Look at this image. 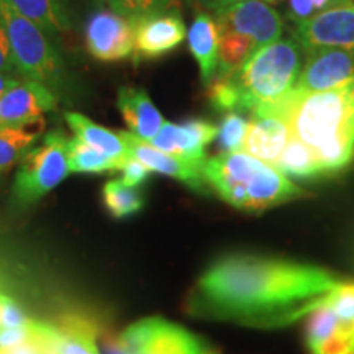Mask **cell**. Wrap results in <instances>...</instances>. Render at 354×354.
Listing matches in <instances>:
<instances>
[{
	"mask_svg": "<svg viewBox=\"0 0 354 354\" xmlns=\"http://www.w3.org/2000/svg\"><path fill=\"white\" fill-rule=\"evenodd\" d=\"M342 282L318 266L233 253L202 274L187 308L194 317L246 328H286L320 307Z\"/></svg>",
	"mask_w": 354,
	"mask_h": 354,
	"instance_id": "cell-1",
	"label": "cell"
},
{
	"mask_svg": "<svg viewBox=\"0 0 354 354\" xmlns=\"http://www.w3.org/2000/svg\"><path fill=\"white\" fill-rule=\"evenodd\" d=\"M292 138L304 143L323 176L342 172L354 159V81L323 92L292 91L274 102Z\"/></svg>",
	"mask_w": 354,
	"mask_h": 354,
	"instance_id": "cell-2",
	"label": "cell"
},
{
	"mask_svg": "<svg viewBox=\"0 0 354 354\" xmlns=\"http://www.w3.org/2000/svg\"><path fill=\"white\" fill-rule=\"evenodd\" d=\"M203 177L221 201L238 210L263 212L307 196L284 172L245 151L205 159Z\"/></svg>",
	"mask_w": 354,
	"mask_h": 354,
	"instance_id": "cell-3",
	"label": "cell"
},
{
	"mask_svg": "<svg viewBox=\"0 0 354 354\" xmlns=\"http://www.w3.org/2000/svg\"><path fill=\"white\" fill-rule=\"evenodd\" d=\"M302 46L294 38H279L256 50L233 74L240 88V112L274 104L289 94L302 71Z\"/></svg>",
	"mask_w": 354,
	"mask_h": 354,
	"instance_id": "cell-4",
	"label": "cell"
},
{
	"mask_svg": "<svg viewBox=\"0 0 354 354\" xmlns=\"http://www.w3.org/2000/svg\"><path fill=\"white\" fill-rule=\"evenodd\" d=\"M0 21L6 28L17 73L57 91L64 81V61L46 35L8 0H0Z\"/></svg>",
	"mask_w": 354,
	"mask_h": 354,
	"instance_id": "cell-5",
	"label": "cell"
},
{
	"mask_svg": "<svg viewBox=\"0 0 354 354\" xmlns=\"http://www.w3.org/2000/svg\"><path fill=\"white\" fill-rule=\"evenodd\" d=\"M68 138L53 131L38 148H32L20 161L13 184V197L20 205H32L56 189L69 174L66 156Z\"/></svg>",
	"mask_w": 354,
	"mask_h": 354,
	"instance_id": "cell-6",
	"label": "cell"
},
{
	"mask_svg": "<svg viewBox=\"0 0 354 354\" xmlns=\"http://www.w3.org/2000/svg\"><path fill=\"white\" fill-rule=\"evenodd\" d=\"M123 354H212L205 339L161 317L133 323L117 338Z\"/></svg>",
	"mask_w": 354,
	"mask_h": 354,
	"instance_id": "cell-7",
	"label": "cell"
},
{
	"mask_svg": "<svg viewBox=\"0 0 354 354\" xmlns=\"http://www.w3.org/2000/svg\"><path fill=\"white\" fill-rule=\"evenodd\" d=\"M218 32L241 35L254 43L256 48L276 41L284 32L282 17L264 0H241L215 12Z\"/></svg>",
	"mask_w": 354,
	"mask_h": 354,
	"instance_id": "cell-8",
	"label": "cell"
},
{
	"mask_svg": "<svg viewBox=\"0 0 354 354\" xmlns=\"http://www.w3.org/2000/svg\"><path fill=\"white\" fill-rule=\"evenodd\" d=\"M88 55L102 63L123 61L135 51V25L113 10H99L86 26Z\"/></svg>",
	"mask_w": 354,
	"mask_h": 354,
	"instance_id": "cell-9",
	"label": "cell"
},
{
	"mask_svg": "<svg viewBox=\"0 0 354 354\" xmlns=\"http://www.w3.org/2000/svg\"><path fill=\"white\" fill-rule=\"evenodd\" d=\"M294 39L305 51L318 48L354 50V3L318 12L295 25Z\"/></svg>",
	"mask_w": 354,
	"mask_h": 354,
	"instance_id": "cell-10",
	"label": "cell"
},
{
	"mask_svg": "<svg viewBox=\"0 0 354 354\" xmlns=\"http://www.w3.org/2000/svg\"><path fill=\"white\" fill-rule=\"evenodd\" d=\"M354 81V50L318 48L307 51L294 91L323 92Z\"/></svg>",
	"mask_w": 354,
	"mask_h": 354,
	"instance_id": "cell-11",
	"label": "cell"
},
{
	"mask_svg": "<svg viewBox=\"0 0 354 354\" xmlns=\"http://www.w3.org/2000/svg\"><path fill=\"white\" fill-rule=\"evenodd\" d=\"M135 25V63L158 57L174 51L187 38V30L179 8L162 13L145 15L133 21Z\"/></svg>",
	"mask_w": 354,
	"mask_h": 354,
	"instance_id": "cell-12",
	"label": "cell"
},
{
	"mask_svg": "<svg viewBox=\"0 0 354 354\" xmlns=\"http://www.w3.org/2000/svg\"><path fill=\"white\" fill-rule=\"evenodd\" d=\"M57 107V94L51 87L24 79L0 97V130L28 127L41 122L43 115Z\"/></svg>",
	"mask_w": 354,
	"mask_h": 354,
	"instance_id": "cell-13",
	"label": "cell"
},
{
	"mask_svg": "<svg viewBox=\"0 0 354 354\" xmlns=\"http://www.w3.org/2000/svg\"><path fill=\"white\" fill-rule=\"evenodd\" d=\"M120 135L125 141L128 154L143 162L151 172L174 177L196 192H207V183L203 177V162L205 161H194V159L162 153L153 145H149L148 141L138 138L130 131H122Z\"/></svg>",
	"mask_w": 354,
	"mask_h": 354,
	"instance_id": "cell-14",
	"label": "cell"
},
{
	"mask_svg": "<svg viewBox=\"0 0 354 354\" xmlns=\"http://www.w3.org/2000/svg\"><path fill=\"white\" fill-rule=\"evenodd\" d=\"M289 140L290 131L284 118L272 105H259L253 110V117L248 125L243 151L274 167Z\"/></svg>",
	"mask_w": 354,
	"mask_h": 354,
	"instance_id": "cell-15",
	"label": "cell"
},
{
	"mask_svg": "<svg viewBox=\"0 0 354 354\" xmlns=\"http://www.w3.org/2000/svg\"><path fill=\"white\" fill-rule=\"evenodd\" d=\"M218 136V128L202 118H189L184 123H162L158 135L149 141L159 151L174 156L205 161V148Z\"/></svg>",
	"mask_w": 354,
	"mask_h": 354,
	"instance_id": "cell-16",
	"label": "cell"
},
{
	"mask_svg": "<svg viewBox=\"0 0 354 354\" xmlns=\"http://www.w3.org/2000/svg\"><path fill=\"white\" fill-rule=\"evenodd\" d=\"M37 325L50 354H100L94 325L86 318L68 315L57 323Z\"/></svg>",
	"mask_w": 354,
	"mask_h": 354,
	"instance_id": "cell-17",
	"label": "cell"
},
{
	"mask_svg": "<svg viewBox=\"0 0 354 354\" xmlns=\"http://www.w3.org/2000/svg\"><path fill=\"white\" fill-rule=\"evenodd\" d=\"M117 107L130 133L148 143L158 135L165 123L161 112L154 107L151 97L145 88L122 87L118 91Z\"/></svg>",
	"mask_w": 354,
	"mask_h": 354,
	"instance_id": "cell-18",
	"label": "cell"
},
{
	"mask_svg": "<svg viewBox=\"0 0 354 354\" xmlns=\"http://www.w3.org/2000/svg\"><path fill=\"white\" fill-rule=\"evenodd\" d=\"M189 50L201 69V79L205 86L218 71V28L209 13L198 12L187 33Z\"/></svg>",
	"mask_w": 354,
	"mask_h": 354,
	"instance_id": "cell-19",
	"label": "cell"
},
{
	"mask_svg": "<svg viewBox=\"0 0 354 354\" xmlns=\"http://www.w3.org/2000/svg\"><path fill=\"white\" fill-rule=\"evenodd\" d=\"M66 122H68L71 130L74 131V135L79 140H82L84 143L94 146L102 153L109 154L115 159H120V161H127L130 158L120 133H113L112 130L92 122L91 118L79 112L66 113Z\"/></svg>",
	"mask_w": 354,
	"mask_h": 354,
	"instance_id": "cell-20",
	"label": "cell"
},
{
	"mask_svg": "<svg viewBox=\"0 0 354 354\" xmlns=\"http://www.w3.org/2000/svg\"><path fill=\"white\" fill-rule=\"evenodd\" d=\"M21 15L38 25L50 37H59L71 30L66 0H8Z\"/></svg>",
	"mask_w": 354,
	"mask_h": 354,
	"instance_id": "cell-21",
	"label": "cell"
},
{
	"mask_svg": "<svg viewBox=\"0 0 354 354\" xmlns=\"http://www.w3.org/2000/svg\"><path fill=\"white\" fill-rule=\"evenodd\" d=\"M66 156H68L69 172H77V174H104V172L120 171L125 165V161L102 153L94 146L84 143L77 136L68 140Z\"/></svg>",
	"mask_w": 354,
	"mask_h": 354,
	"instance_id": "cell-22",
	"label": "cell"
},
{
	"mask_svg": "<svg viewBox=\"0 0 354 354\" xmlns=\"http://www.w3.org/2000/svg\"><path fill=\"white\" fill-rule=\"evenodd\" d=\"M43 125L38 123L28 127H12L0 130V172H6L20 162L35 141L38 140Z\"/></svg>",
	"mask_w": 354,
	"mask_h": 354,
	"instance_id": "cell-23",
	"label": "cell"
},
{
	"mask_svg": "<svg viewBox=\"0 0 354 354\" xmlns=\"http://www.w3.org/2000/svg\"><path fill=\"white\" fill-rule=\"evenodd\" d=\"M274 167L284 172L286 176L299 177V179H315V177L323 176L322 167L313 153L292 136Z\"/></svg>",
	"mask_w": 354,
	"mask_h": 354,
	"instance_id": "cell-24",
	"label": "cell"
},
{
	"mask_svg": "<svg viewBox=\"0 0 354 354\" xmlns=\"http://www.w3.org/2000/svg\"><path fill=\"white\" fill-rule=\"evenodd\" d=\"M218 71L215 76H233L258 50L251 39L232 32H218Z\"/></svg>",
	"mask_w": 354,
	"mask_h": 354,
	"instance_id": "cell-25",
	"label": "cell"
},
{
	"mask_svg": "<svg viewBox=\"0 0 354 354\" xmlns=\"http://www.w3.org/2000/svg\"><path fill=\"white\" fill-rule=\"evenodd\" d=\"M104 203L115 218H127L143 209L145 198L138 187H131L122 179H112L104 185L102 190Z\"/></svg>",
	"mask_w": 354,
	"mask_h": 354,
	"instance_id": "cell-26",
	"label": "cell"
},
{
	"mask_svg": "<svg viewBox=\"0 0 354 354\" xmlns=\"http://www.w3.org/2000/svg\"><path fill=\"white\" fill-rule=\"evenodd\" d=\"M207 97L210 105L218 112H238L241 109L240 88L233 76H215L207 86Z\"/></svg>",
	"mask_w": 354,
	"mask_h": 354,
	"instance_id": "cell-27",
	"label": "cell"
},
{
	"mask_svg": "<svg viewBox=\"0 0 354 354\" xmlns=\"http://www.w3.org/2000/svg\"><path fill=\"white\" fill-rule=\"evenodd\" d=\"M248 125H250V120H246L241 113L230 112L225 115L218 128V136H216L221 153L243 151Z\"/></svg>",
	"mask_w": 354,
	"mask_h": 354,
	"instance_id": "cell-28",
	"label": "cell"
},
{
	"mask_svg": "<svg viewBox=\"0 0 354 354\" xmlns=\"http://www.w3.org/2000/svg\"><path fill=\"white\" fill-rule=\"evenodd\" d=\"M323 304L343 323H354V282H342Z\"/></svg>",
	"mask_w": 354,
	"mask_h": 354,
	"instance_id": "cell-29",
	"label": "cell"
},
{
	"mask_svg": "<svg viewBox=\"0 0 354 354\" xmlns=\"http://www.w3.org/2000/svg\"><path fill=\"white\" fill-rule=\"evenodd\" d=\"M32 322L15 300L0 294V330L28 326Z\"/></svg>",
	"mask_w": 354,
	"mask_h": 354,
	"instance_id": "cell-30",
	"label": "cell"
},
{
	"mask_svg": "<svg viewBox=\"0 0 354 354\" xmlns=\"http://www.w3.org/2000/svg\"><path fill=\"white\" fill-rule=\"evenodd\" d=\"M122 180L131 187H140L141 184H145L149 177V171L143 162L138 161L136 158H128L125 161V165L122 166Z\"/></svg>",
	"mask_w": 354,
	"mask_h": 354,
	"instance_id": "cell-31",
	"label": "cell"
},
{
	"mask_svg": "<svg viewBox=\"0 0 354 354\" xmlns=\"http://www.w3.org/2000/svg\"><path fill=\"white\" fill-rule=\"evenodd\" d=\"M110 8L118 15L125 17V19L135 21L146 15L145 0H105Z\"/></svg>",
	"mask_w": 354,
	"mask_h": 354,
	"instance_id": "cell-32",
	"label": "cell"
},
{
	"mask_svg": "<svg viewBox=\"0 0 354 354\" xmlns=\"http://www.w3.org/2000/svg\"><path fill=\"white\" fill-rule=\"evenodd\" d=\"M315 13V0H289V6H287V19H289L292 24H302V21L308 20L310 17H313Z\"/></svg>",
	"mask_w": 354,
	"mask_h": 354,
	"instance_id": "cell-33",
	"label": "cell"
},
{
	"mask_svg": "<svg viewBox=\"0 0 354 354\" xmlns=\"http://www.w3.org/2000/svg\"><path fill=\"white\" fill-rule=\"evenodd\" d=\"M33 322L30 323L28 326L0 330V348H13V346H19L21 343L28 342L33 335Z\"/></svg>",
	"mask_w": 354,
	"mask_h": 354,
	"instance_id": "cell-34",
	"label": "cell"
},
{
	"mask_svg": "<svg viewBox=\"0 0 354 354\" xmlns=\"http://www.w3.org/2000/svg\"><path fill=\"white\" fill-rule=\"evenodd\" d=\"M0 74H12V76H20L17 73L15 63H13L10 44H8L6 28H3L2 21H0ZM24 79V77H21Z\"/></svg>",
	"mask_w": 354,
	"mask_h": 354,
	"instance_id": "cell-35",
	"label": "cell"
},
{
	"mask_svg": "<svg viewBox=\"0 0 354 354\" xmlns=\"http://www.w3.org/2000/svg\"><path fill=\"white\" fill-rule=\"evenodd\" d=\"M146 15H153V13H162L167 10H174L177 7V0H145Z\"/></svg>",
	"mask_w": 354,
	"mask_h": 354,
	"instance_id": "cell-36",
	"label": "cell"
},
{
	"mask_svg": "<svg viewBox=\"0 0 354 354\" xmlns=\"http://www.w3.org/2000/svg\"><path fill=\"white\" fill-rule=\"evenodd\" d=\"M190 3H196V6L205 8V10H221V8L233 6V3L241 2V0H187Z\"/></svg>",
	"mask_w": 354,
	"mask_h": 354,
	"instance_id": "cell-37",
	"label": "cell"
},
{
	"mask_svg": "<svg viewBox=\"0 0 354 354\" xmlns=\"http://www.w3.org/2000/svg\"><path fill=\"white\" fill-rule=\"evenodd\" d=\"M24 81L20 76H12V74H0V97L6 94L7 91H10L12 87L19 86Z\"/></svg>",
	"mask_w": 354,
	"mask_h": 354,
	"instance_id": "cell-38",
	"label": "cell"
},
{
	"mask_svg": "<svg viewBox=\"0 0 354 354\" xmlns=\"http://www.w3.org/2000/svg\"><path fill=\"white\" fill-rule=\"evenodd\" d=\"M349 3H353V0H315V8L318 13L323 10H328V8L349 6Z\"/></svg>",
	"mask_w": 354,
	"mask_h": 354,
	"instance_id": "cell-39",
	"label": "cell"
},
{
	"mask_svg": "<svg viewBox=\"0 0 354 354\" xmlns=\"http://www.w3.org/2000/svg\"><path fill=\"white\" fill-rule=\"evenodd\" d=\"M266 3H269V6H276V3H281L282 0H264Z\"/></svg>",
	"mask_w": 354,
	"mask_h": 354,
	"instance_id": "cell-40",
	"label": "cell"
},
{
	"mask_svg": "<svg viewBox=\"0 0 354 354\" xmlns=\"http://www.w3.org/2000/svg\"><path fill=\"white\" fill-rule=\"evenodd\" d=\"M212 354H218V353H216V351H215V353H212Z\"/></svg>",
	"mask_w": 354,
	"mask_h": 354,
	"instance_id": "cell-41",
	"label": "cell"
}]
</instances>
